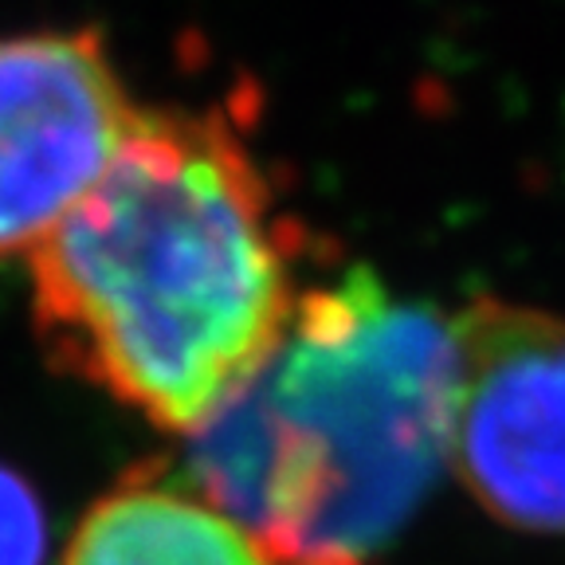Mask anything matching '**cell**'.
I'll use <instances>...</instances> for the list:
<instances>
[{
    "label": "cell",
    "instance_id": "6",
    "mask_svg": "<svg viewBox=\"0 0 565 565\" xmlns=\"http://www.w3.org/2000/svg\"><path fill=\"white\" fill-rule=\"evenodd\" d=\"M47 522L24 476L0 468V565H44Z\"/></svg>",
    "mask_w": 565,
    "mask_h": 565
},
{
    "label": "cell",
    "instance_id": "1",
    "mask_svg": "<svg viewBox=\"0 0 565 565\" xmlns=\"http://www.w3.org/2000/svg\"><path fill=\"white\" fill-rule=\"evenodd\" d=\"M28 271L55 362L177 433L256 373L302 295L291 221L221 110H138Z\"/></svg>",
    "mask_w": 565,
    "mask_h": 565
},
{
    "label": "cell",
    "instance_id": "2",
    "mask_svg": "<svg viewBox=\"0 0 565 565\" xmlns=\"http://www.w3.org/2000/svg\"><path fill=\"white\" fill-rule=\"evenodd\" d=\"M451 377V318L358 267L299 295L185 479L279 565H373L448 468Z\"/></svg>",
    "mask_w": 565,
    "mask_h": 565
},
{
    "label": "cell",
    "instance_id": "5",
    "mask_svg": "<svg viewBox=\"0 0 565 565\" xmlns=\"http://www.w3.org/2000/svg\"><path fill=\"white\" fill-rule=\"evenodd\" d=\"M63 565H279L189 479L134 476L79 522Z\"/></svg>",
    "mask_w": 565,
    "mask_h": 565
},
{
    "label": "cell",
    "instance_id": "4",
    "mask_svg": "<svg viewBox=\"0 0 565 565\" xmlns=\"http://www.w3.org/2000/svg\"><path fill=\"white\" fill-rule=\"evenodd\" d=\"M138 110L95 28L0 35V264L95 189Z\"/></svg>",
    "mask_w": 565,
    "mask_h": 565
},
{
    "label": "cell",
    "instance_id": "3",
    "mask_svg": "<svg viewBox=\"0 0 565 565\" xmlns=\"http://www.w3.org/2000/svg\"><path fill=\"white\" fill-rule=\"evenodd\" d=\"M448 468L522 534H565V318L476 299L451 318Z\"/></svg>",
    "mask_w": 565,
    "mask_h": 565
}]
</instances>
